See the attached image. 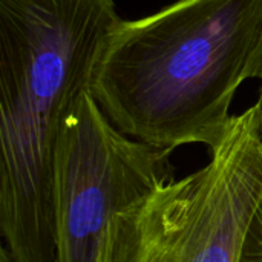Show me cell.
Wrapping results in <instances>:
<instances>
[{"label": "cell", "mask_w": 262, "mask_h": 262, "mask_svg": "<svg viewBox=\"0 0 262 262\" xmlns=\"http://www.w3.org/2000/svg\"><path fill=\"white\" fill-rule=\"evenodd\" d=\"M120 20L114 0H0V229L14 262H55L60 129Z\"/></svg>", "instance_id": "cell-1"}, {"label": "cell", "mask_w": 262, "mask_h": 262, "mask_svg": "<svg viewBox=\"0 0 262 262\" xmlns=\"http://www.w3.org/2000/svg\"><path fill=\"white\" fill-rule=\"evenodd\" d=\"M262 38V0H177L120 20L103 49L92 97L124 135L175 150L224 140L232 101Z\"/></svg>", "instance_id": "cell-2"}, {"label": "cell", "mask_w": 262, "mask_h": 262, "mask_svg": "<svg viewBox=\"0 0 262 262\" xmlns=\"http://www.w3.org/2000/svg\"><path fill=\"white\" fill-rule=\"evenodd\" d=\"M262 200V138L255 104L233 115L200 170L118 213L101 262H239Z\"/></svg>", "instance_id": "cell-3"}, {"label": "cell", "mask_w": 262, "mask_h": 262, "mask_svg": "<svg viewBox=\"0 0 262 262\" xmlns=\"http://www.w3.org/2000/svg\"><path fill=\"white\" fill-rule=\"evenodd\" d=\"M170 154L124 135L92 94L83 95L55 149V262H101L114 218L175 180Z\"/></svg>", "instance_id": "cell-4"}, {"label": "cell", "mask_w": 262, "mask_h": 262, "mask_svg": "<svg viewBox=\"0 0 262 262\" xmlns=\"http://www.w3.org/2000/svg\"><path fill=\"white\" fill-rule=\"evenodd\" d=\"M239 262H262V200L247 230Z\"/></svg>", "instance_id": "cell-5"}, {"label": "cell", "mask_w": 262, "mask_h": 262, "mask_svg": "<svg viewBox=\"0 0 262 262\" xmlns=\"http://www.w3.org/2000/svg\"><path fill=\"white\" fill-rule=\"evenodd\" d=\"M249 78H258L262 81V38L258 49H256V54L253 57V61L250 64V69H249Z\"/></svg>", "instance_id": "cell-6"}, {"label": "cell", "mask_w": 262, "mask_h": 262, "mask_svg": "<svg viewBox=\"0 0 262 262\" xmlns=\"http://www.w3.org/2000/svg\"><path fill=\"white\" fill-rule=\"evenodd\" d=\"M255 107H256V117H258V129H259V134H261L262 138V89L258 101L255 103Z\"/></svg>", "instance_id": "cell-7"}, {"label": "cell", "mask_w": 262, "mask_h": 262, "mask_svg": "<svg viewBox=\"0 0 262 262\" xmlns=\"http://www.w3.org/2000/svg\"><path fill=\"white\" fill-rule=\"evenodd\" d=\"M0 262H14L12 258H11V255H9V252H8V249L5 246L0 249Z\"/></svg>", "instance_id": "cell-8"}]
</instances>
